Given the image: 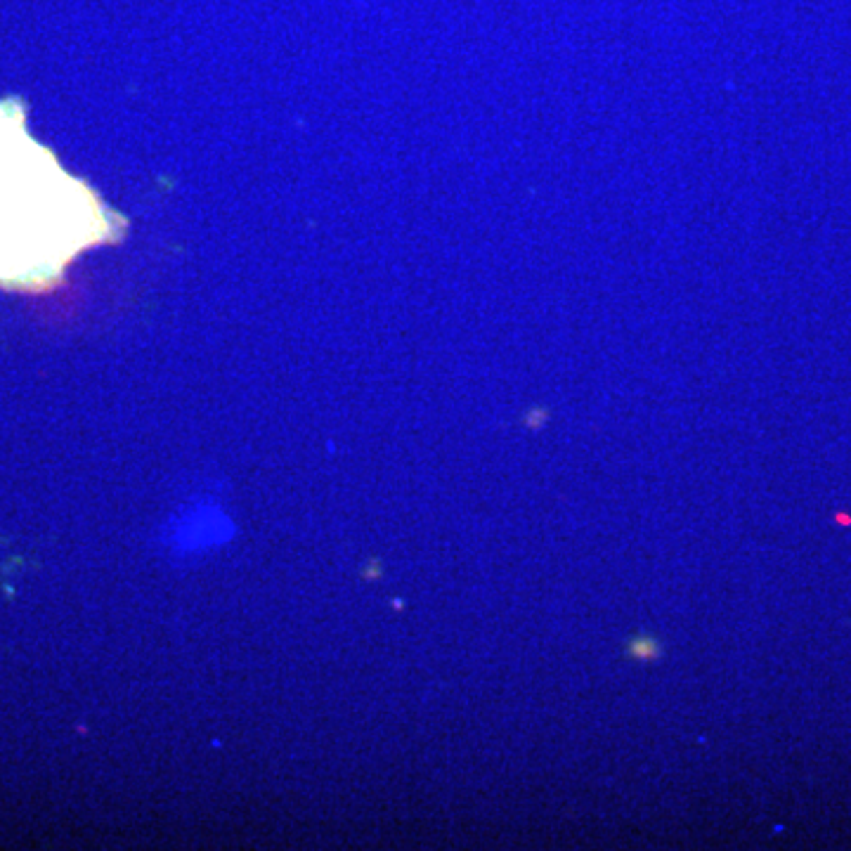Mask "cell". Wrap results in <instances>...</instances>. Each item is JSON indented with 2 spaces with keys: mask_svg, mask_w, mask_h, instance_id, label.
Instances as JSON below:
<instances>
[{
  "mask_svg": "<svg viewBox=\"0 0 851 851\" xmlns=\"http://www.w3.org/2000/svg\"><path fill=\"white\" fill-rule=\"evenodd\" d=\"M632 653H634V655H639V658H653V655H658V648L653 646L648 639H641L632 646Z\"/></svg>",
  "mask_w": 851,
  "mask_h": 851,
  "instance_id": "7a4b0ae2",
  "label": "cell"
},
{
  "mask_svg": "<svg viewBox=\"0 0 851 851\" xmlns=\"http://www.w3.org/2000/svg\"><path fill=\"white\" fill-rule=\"evenodd\" d=\"M104 208L24 130V109L0 102V287L38 291L86 246L111 239Z\"/></svg>",
  "mask_w": 851,
  "mask_h": 851,
  "instance_id": "6da1fadb",
  "label": "cell"
}]
</instances>
